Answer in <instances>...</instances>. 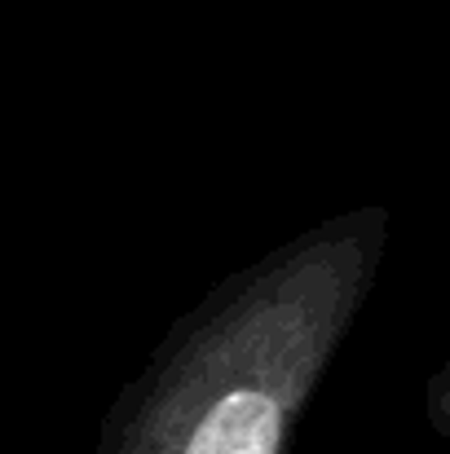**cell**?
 Here are the masks:
<instances>
[{
  "label": "cell",
  "mask_w": 450,
  "mask_h": 454,
  "mask_svg": "<svg viewBox=\"0 0 450 454\" xmlns=\"http://www.w3.org/2000/svg\"><path fill=\"white\" fill-rule=\"evenodd\" d=\"M384 234V207L344 212L221 278L115 397L93 454H288Z\"/></svg>",
  "instance_id": "6da1fadb"
}]
</instances>
